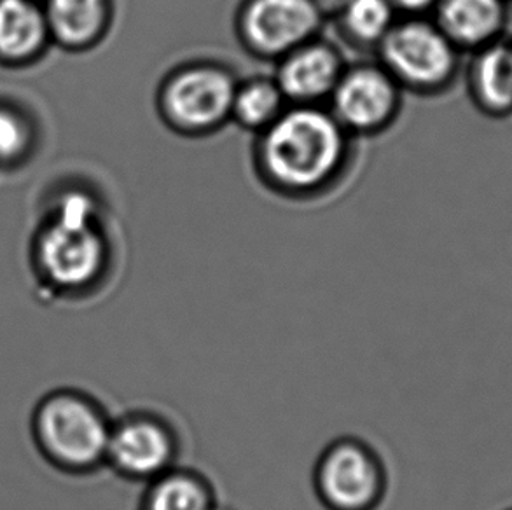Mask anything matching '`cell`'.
Masks as SVG:
<instances>
[{
  "instance_id": "7a4b0ae2",
  "label": "cell",
  "mask_w": 512,
  "mask_h": 510,
  "mask_svg": "<svg viewBox=\"0 0 512 510\" xmlns=\"http://www.w3.org/2000/svg\"><path fill=\"white\" fill-rule=\"evenodd\" d=\"M350 133L322 105H289L259 133L256 163L263 180L287 196H310L340 175Z\"/></svg>"
},
{
  "instance_id": "7c38bea8",
  "label": "cell",
  "mask_w": 512,
  "mask_h": 510,
  "mask_svg": "<svg viewBox=\"0 0 512 510\" xmlns=\"http://www.w3.org/2000/svg\"><path fill=\"white\" fill-rule=\"evenodd\" d=\"M51 48L41 0H0V67H34Z\"/></svg>"
},
{
  "instance_id": "3957f363",
  "label": "cell",
  "mask_w": 512,
  "mask_h": 510,
  "mask_svg": "<svg viewBox=\"0 0 512 510\" xmlns=\"http://www.w3.org/2000/svg\"><path fill=\"white\" fill-rule=\"evenodd\" d=\"M112 420L95 395L62 386L35 402L30 435L49 467L67 476H91L107 465Z\"/></svg>"
},
{
  "instance_id": "8fae6325",
  "label": "cell",
  "mask_w": 512,
  "mask_h": 510,
  "mask_svg": "<svg viewBox=\"0 0 512 510\" xmlns=\"http://www.w3.org/2000/svg\"><path fill=\"white\" fill-rule=\"evenodd\" d=\"M56 48L86 53L104 42L114 21V0H41Z\"/></svg>"
},
{
  "instance_id": "5bb4252c",
  "label": "cell",
  "mask_w": 512,
  "mask_h": 510,
  "mask_svg": "<svg viewBox=\"0 0 512 510\" xmlns=\"http://www.w3.org/2000/svg\"><path fill=\"white\" fill-rule=\"evenodd\" d=\"M474 104L492 118L512 114V42H493L474 53L469 72Z\"/></svg>"
},
{
  "instance_id": "4fadbf2b",
  "label": "cell",
  "mask_w": 512,
  "mask_h": 510,
  "mask_svg": "<svg viewBox=\"0 0 512 510\" xmlns=\"http://www.w3.org/2000/svg\"><path fill=\"white\" fill-rule=\"evenodd\" d=\"M434 21L460 51L476 53L502 39L506 0H439Z\"/></svg>"
},
{
  "instance_id": "9a60e30c",
  "label": "cell",
  "mask_w": 512,
  "mask_h": 510,
  "mask_svg": "<svg viewBox=\"0 0 512 510\" xmlns=\"http://www.w3.org/2000/svg\"><path fill=\"white\" fill-rule=\"evenodd\" d=\"M144 486L139 510H219L210 477L180 463Z\"/></svg>"
},
{
  "instance_id": "44dd1931",
  "label": "cell",
  "mask_w": 512,
  "mask_h": 510,
  "mask_svg": "<svg viewBox=\"0 0 512 510\" xmlns=\"http://www.w3.org/2000/svg\"><path fill=\"white\" fill-rule=\"evenodd\" d=\"M507 510H512V509H507Z\"/></svg>"
},
{
  "instance_id": "d6986e66",
  "label": "cell",
  "mask_w": 512,
  "mask_h": 510,
  "mask_svg": "<svg viewBox=\"0 0 512 510\" xmlns=\"http://www.w3.org/2000/svg\"><path fill=\"white\" fill-rule=\"evenodd\" d=\"M394 4L397 13L406 14V16H423L436 9L439 0H390Z\"/></svg>"
},
{
  "instance_id": "6da1fadb",
  "label": "cell",
  "mask_w": 512,
  "mask_h": 510,
  "mask_svg": "<svg viewBox=\"0 0 512 510\" xmlns=\"http://www.w3.org/2000/svg\"><path fill=\"white\" fill-rule=\"evenodd\" d=\"M114 250L95 194L69 187L53 196L30 243V266L46 299L84 301L111 275Z\"/></svg>"
},
{
  "instance_id": "9c48e42d",
  "label": "cell",
  "mask_w": 512,
  "mask_h": 510,
  "mask_svg": "<svg viewBox=\"0 0 512 510\" xmlns=\"http://www.w3.org/2000/svg\"><path fill=\"white\" fill-rule=\"evenodd\" d=\"M331 112L348 133L374 135L394 123L402 88L380 63L346 67L329 98Z\"/></svg>"
},
{
  "instance_id": "ffe728a7",
  "label": "cell",
  "mask_w": 512,
  "mask_h": 510,
  "mask_svg": "<svg viewBox=\"0 0 512 510\" xmlns=\"http://www.w3.org/2000/svg\"><path fill=\"white\" fill-rule=\"evenodd\" d=\"M324 18H336L348 6L350 0H312Z\"/></svg>"
},
{
  "instance_id": "5b68a950",
  "label": "cell",
  "mask_w": 512,
  "mask_h": 510,
  "mask_svg": "<svg viewBox=\"0 0 512 510\" xmlns=\"http://www.w3.org/2000/svg\"><path fill=\"white\" fill-rule=\"evenodd\" d=\"M380 65L402 90L439 93L457 77L460 49L434 20L408 16L397 20L378 46Z\"/></svg>"
},
{
  "instance_id": "ac0fdd59",
  "label": "cell",
  "mask_w": 512,
  "mask_h": 510,
  "mask_svg": "<svg viewBox=\"0 0 512 510\" xmlns=\"http://www.w3.org/2000/svg\"><path fill=\"white\" fill-rule=\"evenodd\" d=\"M336 20L355 46L378 48L397 23V9L390 0H350Z\"/></svg>"
},
{
  "instance_id": "277c9868",
  "label": "cell",
  "mask_w": 512,
  "mask_h": 510,
  "mask_svg": "<svg viewBox=\"0 0 512 510\" xmlns=\"http://www.w3.org/2000/svg\"><path fill=\"white\" fill-rule=\"evenodd\" d=\"M312 483L326 510H380L388 493L387 463L369 442L343 435L322 449Z\"/></svg>"
},
{
  "instance_id": "e0dca14e",
  "label": "cell",
  "mask_w": 512,
  "mask_h": 510,
  "mask_svg": "<svg viewBox=\"0 0 512 510\" xmlns=\"http://www.w3.org/2000/svg\"><path fill=\"white\" fill-rule=\"evenodd\" d=\"M289 107L275 77L256 76L236 84L231 121L259 135Z\"/></svg>"
},
{
  "instance_id": "2e32d148",
  "label": "cell",
  "mask_w": 512,
  "mask_h": 510,
  "mask_svg": "<svg viewBox=\"0 0 512 510\" xmlns=\"http://www.w3.org/2000/svg\"><path fill=\"white\" fill-rule=\"evenodd\" d=\"M41 147V126L27 107L0 97V172L27 166Z\"/></svg>"
},
{
  "instance_id": "8992f818",
  "label": "cell",
  "mask_w": 512,
  "mask_h": 510,
  "mask_svg": "<svg viewBox=\"0 0 512 510\" xmlns=\"http://www.w3.org/2000/svg\"><path fill=\"white\" fill-rule=\"evenodd\" d=\"M236 84V77L219 63L184 65L161 84V118L182 135H208L231 121Z\"/></svg>"
},
{
  "instance_id": "52a82bcc",
  "label": "cell",
  "mask_w": 512,
  "mask_h": 510,
  "mask_svg": "<svg viewBox=\"0 0 512 510\" xmlns=\"http://www.w3.org/2000/svg\"><path fill=\"white\" fill-rule=\"evenodd\" d=\"M182 442L167 416L133 409L112 420L107 465L126 481L147 484L179 465Z\"/></svg>"
},
{
  "instance_id": "30bf717a",
  "label": "cell",
  "mask_w": 512,
  "mask_h": 510,
  "mask_svg": "<svg viewBox=\"0 0 512 510\" xmlns=\"http://www.w3.org/2000/svg\"><path fill=\"white\" fill-rule=\"evenodd\" d=\"M277 62L273 77L289 105H320L329 100L346 69L340 51L317 37Z\"/></svg>"
},
{
  "instance_id": "ba28073f",
  "label": "cell",
  "mask_w": 512,
  "mask_h": 510,
  "mask_svg": "<svg viewBox=\"0 0 512 510\" xmlns=\"http://www.w3.org/2000/svg\"><path fill=\"white\" fill-rule=\"evenodd\" d=\"M324 16L312 0H245L236 28L243 46L264 60H280L319 35Z\"/></svg>"
}]
</instances>
